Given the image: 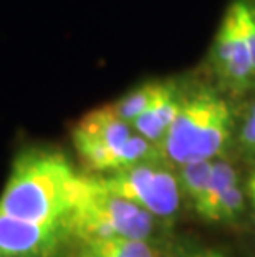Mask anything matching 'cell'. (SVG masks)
Returning a JSON list of instances; mask_svg holds the SVG:
<instances>
[{"mask_svg":"<svg viewBox=\"0 0 255 257\" xmlns=\"http://www.w3.org/2000/svg\"><path fill=\"white\" fill-rule=\"evenodd\" d=\"M245 209V196L238 184L230 186L217 204L210 222H234Z\"/></svg>","mask_w":255,"mask_h":257,"instance_id":"4fadbf2b","label":"cell"},{"mask_svg":"<svg viewBox=\"0 0 255 257\" xmlns=\"http://www.w3.org/2000/svg\"><path fill=\"white\" fill-rule=\"evenodd\" d=\"M136 133L131 123L105 105L86 113L72 131L73 146L91 173H113L123 168V146Z\"/></svg>","mask_w":255,"mask_h":257,"instance_id":"5b68a950","label":"cell"},{"mask_svg":"<svg viewBox=\"0 0 255 257\" xmlns=\"http://www.w3.org/2000/svg\"><path fill=\"white\" fill-rule=\"evenodd\" d=\"M234 135L232 110L210 88L186 91L174 121L161 141V153L171 165L214 160L230 145Z\"/></svg>","mask_w":255,"mask_h":257,"instance_id":"7a4b0ae2","label":"cell"},{"mask_svg":"<svg viewBox=\"0 0 255 257\" xmlns=\"http://www.w3.org/2000/svg\"><path fill=\"white\" fill-rule=\"evenodd\" d=\"M252 10H253V15H255V0H253V9Z\"/></svg>","mask_w":255,"mask_h":257,"instance_id":"7402d4cb","label":"cell"},{"mask_svg":"<svg viewBox=\"0 0 255 257\" xmlns=\"http://www.w3.org/2000/svg\"><path fill=\"white\" fill-rule=\"evenodd\" d=\"M232 5H234V9H235L238 27H240V32L243 35V40L247 43L248 52H250L252 65L255 68V15H253V10H252V7H248L243 0H235Z\"/></svg>","mask_w":255,"mask_h":257,"instance_id":"5bb4252c","label":"cell"},{"mask_svg":"<svg viewBox=\"0 0 255 257\" xmlns=\"http://www.w3.org/2000/svg\"><path fill=\"white\" fill-rule=\"evenodd\" d=\"M73 257H118V255L95 252V250H90V249H85V247H78V245H77V252H75Z\"/></svg>","mask_w":255,"mask_h":257,"instance_id":"2e32d148","label":"cell"},{"mask_svg":"<svg viewBox=\"0 0 255 257\" xmlns=\"http://www.w3.org/2000/svg\"><path fill=\"white\" fill-rule=\"evenodd\" d=\"M252 171H255V168H253V169H252Z\"/></svg>","mask_w":255,"mask_h":257,"instance_id":"603a6c76","label":"cell"},{"mask_svg":"<svg viewBox=\"0 0 255 257\" xmlns=\"http://www.w3.org/2000/svg\"><path fill=\"white\" fill-rule=\"evenodd\" d=\"M156 224L151 212L115 194L100 178L80 174L72 211L67 217V227L75 242L119 236L151 239Z\"/></svg>","mask_w":255,"mask_h":257,"instance_id":"3957f363","label":"cell"},{"mask_svg":"<svg viewBox=\"0 0 255 257\" xmlns=\"http://www.w3.org/2000/svg\"><path fill=\"white\" fill-rule=\"evenodd\" d=\"M197 250L199 249H191V250H186L182 254H177L176 257H197Z\"/></svg>","mask_w":255,"mask_h":257,"instance_id":"d6986e66","label":"cell"},{"mask_svg":"<svg viewBox=\"0 0 255 257\" xmlns=\"http://www.w3.org/2000/svg\"><path fill=\"white\" fill-rule=\"evenodd\" d=\"M247 189L255 191V171H250V176L247 179Z\"/></svg>","mask_w":255,"mask_h":257,"instance_id":"ac0fdd59","label":"cell"},{"mask_svg":"<svg viewBox=\"0 0 255 257\" xmlns=\"http://www.w3.org/2000/svg\"><path fill=\"white\" fill-rule=\"evenodd\" d=\"M161 88L162 80L146 81V83L139 85L138 88H134L124 96H121L118 101L111 103V106L123 119H126L128 123H133L146 108H149V105L154 101V98L161 91Z\"/></svg>","mask_w":255,"mask_h":257,"instance_id":"8fae6325","label":"cell"},{"mask_svg":"<svg viewBox=\"0 0 255 257\" xmlns=\"http://www.w3.org/2000/svg\"><path fill=\"white\" fill-rule=\"evenodd\" d=\"M240 146L248 153H255V114L247 113L242 123L240 133H238Z\"/></svg>","mask_w":255,"mask_h":257,"instance_id":"9a60e30c","label":"cell"},{"mask_svg":"<svg viewBox=\"0 0 255 257\" xmlns=\"http://www.w3.org/2000/svg\"><path fill=\"white\" fill-rule=\"evenodd\" d=\"M100 179L110 191L136 202L156 219H171L181 206L177 173L164 156L116 169Z\"/></svg>","mask_w":255,"mask_h":257,"instance_id":"277c9868","label":"cell"},{"mask_svg":"<svg viewBox=\"0 0 255 257\" xmlns=\"http://www.w3.org/2000/svg\"><path fill=\"white\" fill-rule=\"evenodd\" d=\"M234 184H237L235 168L232 166L229 161H224V160L214 161L212 174H210L207 188L204 189L200 198L194 202V209H196L197 214L205 221L212 219V214L217 204H219L220 198L225 194V191Z\"/></svg>","mask_w":255,"mask_h":257,"instance_id":"9c48e42d","label":"cell"},{"mask_svg":"<svg viewBox=\"0 0 255 257\" xmlns=\"http://www.w3.org/2000/svg\"><path fill=\"white\" fill-rule=\"evenodd\" d=\"M212 165L214 160H197L179 165L177 179L179 186H181V193L187 196L192 204L207 188L210 174H212Z\"/></svg>","mask_w":255,"mask_h":257,"instance_id":"7c38bea8","label":"cell"},{"mask_svg":"<svg viewBox=\"0 0 255 257\" xmlns=\"http://www.w3.org/2000/svg\"><path fill=\"white\" fill-rule=\"evenodd\" d=\"M197 257H227V254H224L219 249H210V247H200L197 250Z\"/></svg>","mask_w":255,"mask_h":257,"instance_id":"e0dca14e","label":"cell"},{"mask_svg":"<svg viewBox=\"0 0 255 257\" xmlns=\"http://www.w3.org/2000/svg\"><path fill=\"white\" fill-rule=\"evenodd\" d=\"M80 174L62 151L29 146L14 160L0 194V212L34 222H65Z\"/></svg>","mask_w":255,"mask_h":257,"instance_id":"6da1fadb","label":"cell"},{"mask_svg":"<svg viewBox=\"0 0 255 257\" xmlns=\"http://www.w3.org/2000/svg\"><path fill=\"white\" fill-rule=\"evenodd\" d=\"M247 113L255 114V100L252 103H248V108H247Z\"/></svg>","mask_w":255,"mask_h":257,"instance_id":"44dd1931","label":"cell"},{"mask_svg":"<svg viewBox=\"0 0 255 257\" xmlns=\"http://www.w3.org/2000/svg\"><path fill=\"white\" fill-rule=\"evenodd\" d=\"M247 196L248 199L252 202V207H253V217H255V191L253 189H247Z\"/></svg>","mask_w":255,"mask_h":257,"instance_id":"ffe728a7","label":"cell"},{"mask_svg":"<svg viewBox=\"0 0 255 257\" xmlns=\"http://www.w3.org/2000/svg\"><path fill=\"white\" fill-rule=\"evenodd\" d=\"M70 242L65 222H34L0 212V257H58Z\"/></svg>","mask_w":255,"mask_h":257,"instance_id":"52a82bcc","label":"cell"},{"mask_svg":"<svg viewBox=\"0 0 255 257\" xmlns=\"http://www.w3.org/2000/svg\"><path fill=\"white\" fill-rule=\"evenodd\" d=\"M209 63L222 90L232 95H243L255 90V68L238 27L234 5L229 7L217 30L210 48Z\"/></svg>","mask_w":255,"mask_h":257,"instance_id":"8992f818","label":"cell"},{"mask_svg":"<svg viewBox=\"0 0 255 257\" xmlns=\"http://www.w3.org/2000/svg\"><path fill=\"white\" fill-rule=\"evenodd\" d=\"M78 247H85L95 252L110 254L118 257H162V250L151 239L136 237H108L77 242Z\"/></svg>","mask_w":255,"mask_h":257,"instance_id":"30bf717a","label":"cell"},{"mask_svg":"<svg viewBox=\"0 0 255 257\" xmlns=\"http://www.w3.org/2000/svg\"><path fill=\"white\" fill-rule=\"evenodd\" d=\"M184 95L186 91L176 80H162V88L154 101L131 123L134 131L159 146L167 128L181 110Z\"/></svg>","mask_w":255,"mask_h":257,"instance_id":"ba28073f","label":"cell"}]
</instances>
